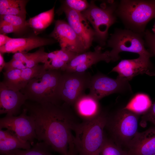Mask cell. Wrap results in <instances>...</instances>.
I'll return each instance as SVG.
<instances>
[{"instance_id":"6da1fadb","label":"cell","mask_w":155,"mask_h":155,"mask_svg":"<svg viewBox=\"0 0 155 155\" xmlns=\"http://www.w3.org/2000/svg\"><path fill=\"white\" fill-rule=\"evenodd\" d=\"M24 108L34 119L37 139L48 145L52 150L68 155L73 143L71 131L77 124L69 106L50 102H26Z\"/></svg>"},{"instance_id":"7a4b0ae2","label":"cell","mask_w":155,"mask_h":155,"mask_svg":"<svg viewBox=\"0 0 155 155\" xmlns=\"http://www.w3.org/2000/svg\"><path fill=\"white\" fill-rule=\"evenodd\" d=\"M107 120L106 115L100 113L92 119L76 124L73 144L78 155H97L106 139L104 130Z\"/></svg>"},{"instance_id":"3957f363","label":"cell","mask_w":155,"mask_h":155,"mask_svg":"<svg viewBox=\"0 0 155 155\" xmlns=\"http://www.w3.org/2000/svg\"><path fill=\"white\" fill-rule=\"evenodd\" d=\"M63 71L45 70L30 81L20 91L27 100L38 103L60 104V89Z\"/></svg>"},{"instance_id":"277c9868","label":"cell","mask_w":155,"mask_h":155,"mask_svg":"<svg viewBox=\"0 0 155 155\" xmlns=\"http://www.w3.org/2000/svg\"><path fill=\"white\" fill-rule=\"evenodd\" d=\"M125 29L144 35L147 23L155 18V0H121L116 11Z\"/></svg>"},{"instance_id":"5b68a950","label":"cell","mask_w":155,"mask_h":155,"mask_svg":"<svg viewBox=\"0 0 155 155\" xmlns=\"http://www.w3.org/2000/svg\"><path fill=\"white\" fill-rule=\"evenodd\" d=\"M118 3L114 1H107L99 7L92 1L87 9L81 12L92 25L95 34L94 40L102 47L106 45L109 29L117 22L116 11Z\"/></svg>"},{"instance_id":"8992f818","label":"cell","mask_w":155,"mask_h":155,"mask_svg":"<svg viewBox=\"0 0 155 155\" xmlns=\"http://www.w3.org/2000/svg\"><path fill=\"white\" fill-rule=\"evenodd\" d=\"M144 35L126 29H115L106 43L111 49L109 51L111 61L119 60V54L122 52L135 53L150 58L153 56L145 48Z\"/></svg>"},{"instance_id":"52a82bcc","label":"cell","mask_w":155,"mask_h":155,"mask_svg":"<svg viewBox=\"0 0 155 155\" xmlns=\"http://www.w3.org/2000/svg\"><path fill=\"white\" fill-rule=\"evenodd\" d=\"M139 115L124 108L118 111L107 124L115 141L120 146L126 147L138 132Z\"/></svg>"},{"instance_id":"ba28073f","label":"cell","mask_w":155,"mask_h":155,"mask_svg":"<svg viewBox=\"0 0 155 155\" xmlns=\"http://www.w3.org/2000/svg\"><path fill=\"white\" fill-rule=\"evenodd\" d=\"M92 76L88 72L63 71L60 96L61 101L70 106L89 88Z\"/></svg>"},{"instance_id":"9c48e42d","label":"cell","mask_w":155,"mask_h":155,"mask_svg":"<svg viewBox=\"0 0 155 155\" xmlns=\"http://www.w3.org/2000/svg\"><path fill=\"white\" fill-rule=\"evenodd\" d=\"M6 129L23 140L29 142L32 146L37 139L34 118L28 115L24 108L22 112L17 116L6 115L0 119V129Z\"/></svg>"},{"instance_id":"30bf717a","label":"cell","mask_w":155,"mask_h":155,"mask_svg":"<svg viewBox=\"0 0 155 155\" xmlns=\"http://www.w3.org/2000/svg\"><path fill=\"white\" fill-rule=\"evenodd\" d=\"M129 81L117 76L114 79L98 73L92 77L89 88V94L99 101L113 93L130 92L131 88Z\"/></svg>"},{"instance_id":"8fae6325","label":"cell","mask_w":155,"mask_h":155,"mask_svg":"<svg viewBox=\"0 0 155 155\" xmlns=\"http://www.w3.org/2000/svg\"><path fill=\"white\" fill-rule=\"evenodd\" d=\"M49 36L59 42L61 49L78 54L88 51L82 39L64 20L55 21L54 29Z\"/></svg>"},{"instance_id":"7c38bea8","label":"cell","mask_w":155,"mask_h":155,"mask_svg":"<svg viewBox=\"0 0 155 155\" xmlns=\"http://www.w3.org/2000/svg\"><path fill=\"white\" fill-rule=\"evenodd\" d=\"M112 72L117 73V77L129 81L139 74L155 75V67L150 58L139 55L136 59L121 61L112 69L111 71Z\"/></svg>"},{"instance_id":"4fadbf2b","label":"cell","mask_w":155,"mask_h":155,"mask_svg":"<svg viewBox=\"0 0 155 155\" xmlns=\"http://www.w3.org/2000/svg\"><path fill=\"white\" fill-rule=\"evenodd\" d=\"M65 14L67 23L83 41L88 50L94 39V30L81 12L72 9L63 4L59 9Z\"/></svg>"},{"instance_id":"5bb4252c","label":"cell","mask_w":155,"mask_h":155,"mask_svg":"<svg viewBox=\"0 0 155 155\" xmlns=\"http://www.w3.org/2000/svg\"><path fill=\"white\" fill-rule=\"evenodd\" d=\"M100 61L108 63L111 61L109 51H102L99 45L92 51H86L77 55L67 64L64 71L67 72H83L92 65Z\"/></svg>"},{"instance_id":"9a60e30c","label":"cell","mask_w":155,"mask_h":155,"mask_svg":"<svg viewBox=\"0 0 155 155\" xmlns=\"http://www.w3.org/2000/svg\"><path fill=\"white\" fill-rule=\"evenodd\" d=\"M27 100V97L20 91L9 89L2 82H0V114L16 116Z\"/></svg>"},{"instance_id":"2e32d148","label":"cell","mask_w":155,"mask_h":155,"mask_svg":"<svg viewBox=\"0 0 155 155\" xmlns=\"http://www.w3.org/2000/svg\"><path fill=\"white\" fill-rule=\"evenodd\" d=\"M56 42V40L51 38L38 36L12 38L5 45L0 47V52L3 54L27 52L34 48L52 44Z\"/></svg>"},{"instance_id":"e0dca14e","label":"cell","mask_w":155,"mask_h":155,"mask_svg":"<svg viewBox=\"0 0 155 155\" xmlns=\"http://www.w3.org/2000/svg\"><path fill=\"white\" fill-rule=\"evenodd\" d=\"M129 155L155 154V126L138 132L127 146Z\"/></svg>"},{"instance_id":"ac0fdd59","label":"cell","mask_w":155,"mask_h":155,"mask_svg":"<svg viewBox=\"0 0 155 155\" xmlns=\"http://www.w3.org/2000/svg\"><path fill=\"white\" fill-rule=\"evenodd\" d=\"M98 101L89 94L85 93L77 99L73 105L80 117L84 120H89L94 118L100 113Z\"/></svg>"},{"instance_id":"d6986e66","label":"cell","mask_w":155,"mask_h":155,"mask_svg":"<svg viewBox=\"0 0 155 155\" xmlns=\"http://www.w3.org/2000/svg\"><path fill=\"white\" fill-rule=\"evenodd\" d=\"M28 142L24 141L11 131L0 129V152L5 155L12 151L28 150L31 148Z\"/></svg>"},{"instance_id":"ffe728a7","label":"cell","mask_w":155,"mask_h":155,"mask_svg":"<svg viewBox=\"0 0 155 155\" xmlns=\"http://www.w3.org/2000/svg\"><path fill=\"white\" fill-rule=\"evenodd\" d=\"M78 54L62 49L47 53L46 61L44 64L45 69L64 71L67 64Z\"/></svg>"},{"instance_id":"44dd1931","label":"cell","mask_w":155,"mask_h":155,"mask_svg":"<svg viewBox=\"0 0 155 155\" xmlns=\"http://www.w3.org/2000/svg\"><path fill=\"white\" fill-rule=\"evenodd\" d=\"M55 6L50 10L30 18L27 22L28 26L37 35L44 30L52 22L54 16Z\"/></svg>"},{"instance_id":"7402d4cb","label":"cell","mask_w":155,"mask_h":155,"mask_svg":"<svg viewBox=\"0 0 155 155\" xmlns=\"http://www.w3.org/2000/svg\"><path fill=\"white\" fill-rule=\"evenodd\" d=\"M47 53L44 51V48L42 47L33 53H15L12 58L23 62L26 68H31L38 65L40 63L44 64L46 60Z\"/></svg>"},{"instance_id":"603a6c76","label":"cell","mask_w":155,"mask_h":155,"mask_svg":"<svg viewBox=\"0 0 155 155\" xmlns=\"http://www.w3.org/2000/svg\"><path fill=\"white\" fill-rule=\"evenodd\" d=\"M28 2L25 0H0V15H13L26 18Z\"/></svg>"},{"instance_id":"cb8c5ba5","label":"cell","mask_w":155,"mask_h":155,"mask_svg":"<svg viewBox=\"0 0 155 155\" xmlns=\"http://www.w3.org/2000/svg\"><path fill=\"white\" fill-rule=\"evenodd\" d=\"M152 104L148 95L144 93H139L133 98L125 108L139 115L146 112Z\"/></svg>"},{"instance_id":"d4e9b609","label":"cell","mask_w":155,"mask_h":155,"mask_svg":"<svg viewBox=\"0 0 155 155\" xmlns=\"http://www.w3.org/2000/svg\"><path fill=\"white\" fill-rule=\"evenodd\" d=\"M22 69H13L3 73V80L2 82L8 88L15 91L21 89V74Z\"/></svg>"},{"instance_id":"484cf974","label":"cell","mask_w":155,"mask_h":155,"mask_svg":"<svg viewBox=\"0 0 155 155\" xmlns=\"http://www.w3.org/2000/svg\"><path fill=\"white\" fill-rule=\"evenodd\" d=\"M45 70L44 64H38L32 67L22 69L21 74L22 89L31 80L41 74Z\"/></svg>"},{"instance_id":"4316f807","label":"cell","mask_w":155,"mask_h":155,"mask_svg":"<svg viewBox=\"0 0 155 155\" xmlns=\"http://www.w3.org/2000/svg\"><path fill=\"white\" fill-rule=\"evenodd\" d=\"M97 155H129L127 151L122 149L115 142L106 139Z\"/></svg>"},{"instance_id":"83f0119b","label":"cell","mask_w":155,"mask_h":155,"mask_svg":"<svg viewBox=\"0 0 155 155\" xmlns=\"http://www.w3.org/2000/svg\"><path fill=\"white\" fill-rule=\"evenodd\" d=\"M0 20L4 21L12 24L21 32L28 26L26 18L13 15H0Z\"/></svg>"},{"instance_id":"f1b7e54d","label":"cell","mask_w":155,"mask_h":155,"mask_svg":"<svg viewBox=\"0 0 155 155\" xmlns=\"http://www.w3.org/2000/svg\"><path fill=\"white\" fill-rule=\"evenodd\" d=\"M64 4L70 8L77 11L82 12L88 7L89 3L85 0H66Z\"/></svg>"},{"instance_id":"f546056e","label":"cell","mask_w":155,"mask_h":155,"mask_svg":"<svg viewBox=\"0 0 155 155\" xmlns=\"http://www.w3.org/2000/svg\"><path fill=\"white\" fill-rule=\"evenodd\" d=\"M145 46L148 51L155 56V35L148 30L145 31L144 35Z\"/></svg>"},{"instance_id":"4dcf8cb0","label":"cell","mask_w":155,"mask_h":155,"mask_svg":"<svg viewBox=\"0 0 155 155\" xmlns=\"http://www.w3.org/2000/svg\"><path fill=\"white\" fill-rule=\"evenodd\" d=\"M141 122L144 125L145 123L150 122L155 125V102L149 109L143 114Z\"/></svg>"},{"instance_id":"1f68e13d","label":"cell","mask_w":155,"mask_h":155,"mask_svg":"<svg viewBox=\"0 0 155 155\" xmlns=\"http://www.w3.org/2000/svg\"><path fill=\"white\" fill-rule=\"evenodd\" d=\"M0 34H5L12 33H18L21 31L10 23L0 20Z\"/></svg>"},{"instance_id":"d6a6232c","label":"cell","mask_w":155,"mask_h":155,"mask_svg":"<svg viewBox=\"0 0 155 155\" xmlns=\"http://www.w3.org/2000/svg\"><path fill=\"white\" fill-rule=\"evenodd\" d=\"M26 68L25 64L22 62L13 58L5 63L4 69L5 71L13 69H23Z\"/></svg>"},{"instance_id":"836d02e7","label":"cell","mask_w":155,"mask_h":155,"mask_svg":"<svg viewBox=\"0 0 155 155\" xmlns=\"http://www.w3.org/2000/svg\"><path fill=\"white\" fill-rule=\"evenodd\" d=\"M12 38L9 37L5 34H0V47L2 46L8 42Z\"/></svg>"},{"instance_id":"e575fe53","label":"cell","mask_w":155,"mask_h":155,"mask_svg":"<svg viewBox=\"0 0 155 155\" xmlns=\"http://www.w3.org/2000/svg\"><path fill=\"white\" fill-rule=\"evenodd\" d=\"M3 54L0 52V71H2L4 69L6 63L5 62L3 55Z\"/></svg>"},{"instance_id":"d590c367","label":"cell","mask_w":155,"mask_h":155,"mask_svg":"<svg viewBox=\"0 0 155 155\" xmlns=\"http://www.w3.org/2000/svg\"><path fill=\"white\" fill-rule=\"evenodd\" d=\"M69 153L68 155H75L74 152L72 151H69Z\"/></svg>"},{"instance_id":"8d00e7d4","label":"cell","mask_w":155,"mask_h":155,"mask_svg":"<svg viewBox=\"0 0 155 155\" xmlns=\"http://www.w3.org/2000/svg\"><path fill=\"white\" fill-rule=\"evenodd\" d=\"M152 30L153 32V34L155 35V23L152 29Z\"/></svg>"},{"instance_id":"74e56055","label":"cell","mask_w":155,"mask_h":155,"mask_svg":"<svg viewBox=\"0 0 155 155\" xmlns=\"http://www.w3.org/2000/svg\"><path fill=\"white\" fill-rule=\"evenodd\" d=\"M4 155H15L13 153H12L11 152H9Z\"/></svg>"},{"instance_id":"f35d334b","label":"cell","mask_w":155,"mask_h":155,"mask_svg":"<svg viewBox=\"0 0 155 155\" xmlns=\"http://www.w3.org/2000/svg\"><path fill=\"white\" fill-rule=\"evenodd\" d=\"M155 155V154H154V155Z\"/></svg>"}]
</instances>
